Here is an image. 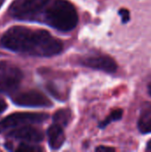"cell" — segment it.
<instances>
[{
  "mask_svg": "<svg viewBox=\"0 0 151 152\" xmlns=\"http://www.w3.org/2000/svg\"><path fill=\"white\" fill-rule=\"evenodd\" d=\"M5 48L20 53L38 57H51L60 53L62 43L44 29H31L14 26L5 31L1 38Z\"/></svg>",
  "mask_w": 151,
  "mask_h": 152,
  "instance_id": "cell-1",
  "label": "cell"
},
{
  "mask_svg": "<svg viewBox=\"0 0 151 152\" xmlns=\"http://www.w3.org/2000/svg\"><path fill=\"white\" fill-rule=\"evenodd\" d=\"M44 22L61 31L68 32L76 28L78 15L75 6L68 0H54L46 8Z\"/></svg>",
  "mask_w": 151,
  "mask_h": 152,
  "instance_id": "cell-2",
  "label": "cell"
},
{
  "mask_svg": "<svg viewBox=\"0 0 151 152\" xmlns=\"http://www.w3.org/2000/svg\"><path fill=\"white\" fill-rule=\"evenodd\" d=\"M48 118L49 115L46 113H14L9 115L8 117L0 121V133L8 131L12 128L30 126L33 124H39L47 120Z\"/></svg>",
  "mask_w": 151,
  "mask_h": 152,
  "instance_id": "cell-3",
  "label": "cell"
},
{
  "mask_svg": "<svg viewBox=\"0 0 151 152\" xmlns=\"http://www.w3.org/2000/svg\"><path fill=\"white\" fill-rule=\"evenodd\" d=\"M23 77L22 71L7 61H0V92L12 93L20 84Z\"/></svg>",
  "mask_w": 151,
  "mask_h": 152,
  "instance_id": "cell-4",
  "label": "cell"
},
{
  "mask_svg": "<svg viewBox=\"0 0 151 152\" xmlns=\"http://www.w3.org/2000/svg\"><path fill=\"white\" fill-rule=\"evenodd\" d=\"M51 0H14L9 8V14L16 19H27L38 13Z\"/></svg>",
  "mask_w": 151,
  "mask_h": 152,
  "instance_id": "cell-5",
  "label": "cell"
},
{
  "mask_svg": "<svg viewBox=\"0 0 151 152\" xmlns=\"http://www.w3.org/2000/svg\"><path fill=\"white\" fill-rule=\"evenodd\" d=\"M14 104L24 107H51L53 103L51 101L38 91H26L17 93L11 97Z\"/></svg>",
  "mask_w": 151,
  "mask_h": 152,
  "instance_id": "cell-6",
  "label": "cell"
},
{
  "mask_svg": "<svg viewBox=\"0 0 151 152\" xmlns=\"http://www.w3.org/2000/svg\"><path fill=\"white\" fill-rule=\"evenodd\" d=\"M80 63L85 67L101 70L107 73H114L117 69L116 61L111 57L103 54L85 57L81 60Z\"/></svg>",
  "mask_w": 151,
  "mask_h": 152,
  "instance_id": "cell-7",
  "label": "cell"
},
{
  "mask_svg": "<svg viewBox=\"0 0 151 152\" xmlns=\"http://www.w3.org/2000/svg\"><path fill=\"white\" fill-rule=\"evenodd\" d=\"M7 137L27 142H40L44 140V134L39 129L25 126L11 131Z\"/></svg>",
  "mask_w": 151,
  "mask_h": 152,
  "instance_id": "cell-8",
  "label": "cell"
},
{
  "mask_svg": "<svg viewBox=\"0 0 151 152\" xmlns=\"http://www.w3.org/2000/svg\"><path fill=\"white\" fill-rule=\"evenodd\" d=\"M48 142L52 150H59L65 142V135L62 127L57 124H53L47 130Z\"/></svg>",
  "mask_w": 151,
  "mask_h": 152,
  "instance_id": "cell-9",
  "label": "cell"
},
{
  "mask_svg": "<svg viewBox=\"0 0 151 152\" xmlns=\"http://www.w3.org/2000/svg\"><path fill=\"white\" fill-rule=\"evenodd\" d=\"M71 119V111L68 109H62L56 111L53 116V124H57L61 127L68 126Z\"/></svg>",
  "mask_w": 151,
  "mask_h": 152,
  "instance_id": "cell-10",
  "label": "cell"
},
{
  "mask_svg": "<svg viewBox=\"0 0 151 152\" xmlns=\"http://www.w3.org/2000/svg\"><path fill=\"white\" fill-rule=\"evenodd\" d=\"M138 128L142 134H150L151 133V110H148L142 114L139 122Z\"/></svg>",
  "mask_w": 151,
  "mask_h": 152,
  "instance_id": "cell-11",
  "label": "cell"
},
{
  "mask_svg": "<svg viewBox=\"0 0 151 152\" xmlns=\"http://www.w3.org/2000/svg\"><path fill=\"white\" fill-rule=\"evenodd\" d=\"M122 116H123V110H120V109L115 110H113V111L107 117V118H106L105 120H103V121H101V122L100 123L99 127L101 128V129H103V128H105L107 126H109L110 123L121 119V118H122Z\"/></svg>",
  "mask_w": 151,
  "mask_h": 152,
  "instance_id": "cell-12",
  "label": "cell"
},
{
  "mask_svg": "<svg viewBox=\"0 0 151 152\" xmlns=\"http://www.w3.org/2000/svg\"><path fill=\"white\" fill-rule=\"evenodd\" d=\"M16 151H29V152H37L42 151V149L36 145H29L28 143H21Z\"/></svg>",
  "mask_w": 151,
  "mask_h": 152,
  "instance_id": "cell-13",
  "label": "cell"
},
{
  "mask_svg": "<svg viewBox=\"0 0 151 152\" xmlns=\"http://www.w3.org/2000/svg\"><path fill=\"white\" fill-rule=\"evenodd\" d=\"M119 15L121 16V19H122V22L123 23H127L130 20V12L128 10L126 9H121L119 12H118Z\"/></svg>",
  "mask_w": 151,
  "mask_h": 152,
  "instance_id": "cell-14",
  "label": "cell"
},
{
  "mask_svg": "<svg viewBox=\"0 0 151 152\" xmlns=\"http://www.w3.org/2000/svg\"><path fill=\"white\" fill-rule=\"evenodd\" d=\"M6 108H7V104L5 101L2 97H0V113H3L6 110Z\"/></svg>",
  "mask_w": 151,
  "mask_h": 152,
  "instance_id": "cell-15",
  "label": "cell"
},
{
  "mask_svg": "<svg viewBox=\"0 0 151 152\" xmlns=\"http://www.w3.org/2000/svg\"><path fill=\"white\" fill-rule=\"evenodd\" d=\"M115 149L113 148H110V147H105V146H101V147H98L96 149V151H114Z\"/></svg>",
  "mask_w": 151,
  "mask_h": 152,
  "instance_id": "cell-16",
  "label": "cell"
},
{
  "mask_svg": "<svg viewBox=\"0 0 151 152\" xmlns=\"http://www.w3.org/2000/svg\"><path fill=\"white\" fill-rule=\"evenodd\" d=\"M146 151H147L151 152V140L147 143V147H146Z\"/></svg>",
  "mask_w": 151,
  "mask_h": 152,
  "instance_id": "cell-17",
  "label": "cell"
},
{
  "mask_svg": "<svg viewBox=\"0 0 151 152\" xmlns=\"http://www.w3.org/2000/svg\"><path fill=\"white\" fill-rule=\"evenodd\" d=\"M148 90H149V94H150V96H151V82L150 83L149 86H148Z\"/></svg>",
  "mask_w": 151,
  "mask_h": 152,
  "instance_id": "cell-18",
  "label": "cell"
},
{
  "mask_svg": "<svg viewBox=\"0 0 151 152\" xmlns=\"http://www.w3.org/2000/svg\"><path fill=\"white\" fill-rule=\"evenodd\" d=\"M4 0H0V7L2 6V4H4Z\"/></svg>",
  "mask_w": 151,
  "mask_h": 152,
  "instance_id": "cell-19",
  "label": "cell"
}]
</instances>
